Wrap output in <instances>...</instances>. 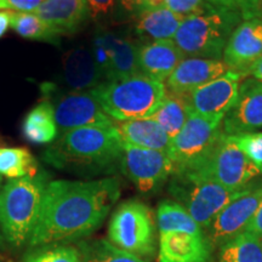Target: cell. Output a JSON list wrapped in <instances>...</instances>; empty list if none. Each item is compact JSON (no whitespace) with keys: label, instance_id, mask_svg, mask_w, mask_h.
Returning <instances> with one entry per match:
<instances>
[{"label":"cell","instance_id":"26","mask_svg":"<svg viewBox=\"0 0 262 262\" xmlns=\"http://www.w3.org/2000/svg\"><path fill=\"white\" fill-rule=\"evenodd\" d=\"M157 226L159 233L168 232H187L201 234L202 227L178 202L163 201L157 208Z\"/></svg>","mask_w":262,"mask_h":262},{"label":"cell","instance_id":"33","mask_svg":"<svg viewBox=\"0 0 262 262\" xmlns=\"http://www.w3.org/2000/svg\"><path fill=\"white\" fill-rule=\"evenodd\" d=\"M232 137L242 152L262 173V133H249Z\"/></svg>","mask_w":262,"mask_h":262},{"label":"cell","instance_id":"45","mask_svg":"<svg viewBox=\"0 0 262 262\" xmlns=\"http://www.w3.org/2000/svg\"><path fill=\"white\" fill-rule=\"evenodd\" d=\"M261 2V17H262V0H260Z\"/></svg>","mask_w":262,"mask_h":262},{"label":"cell","instance_id":"14","mask_svg":"<svg viewBox=\"0 0 262 262\" xmlns=\"http://www.w3.org/2000/svg\"><path fill=\"white\" fill-rule=\"evenodd\" d=\"M262 127V83L247 79L239 86L234 106L226 114L222 130L226 135L237 136L255 133Z\"/></svg>","mask_w":262,"mask_h":262},{"label":"cell","instance_id":"35","mask_svg":"<svg viewBox=\"0 0 262 262\" xmlns=\"http://www.w3.org/2000/svg\"><path fill=\"white\" fill-rule=\"evenodd\" d=\"M234 10L239 12L244 21L258 18L261 17V2L260 0H235Z\"/></svg>","mask_w":262,"mask_h":262},{"label":"cell","instance_id":"2","mask_svg":"<svg viewBox=\"0 0 262 262\" xmlns=\"http://www.w3.org/2000/svg\"><path fill=\"white\" fill-rule=\"evenodd\" d=\"M122 155L123 140L116 126H85L58 136L41 158L55 169L93 178L112 172Z\"/></svg>","mask_w":262,"mask_h":262},{"label":"cell","instance_id":"46","mask_svg":"<svg viewBox=\"0 0 262 262\" xmlns=\"http://www.w3.org/2000/svg\"><path fill=\"white\" fill-rule=\"evenodd\" d=\"M260 241H261V248H262V239H260Z\"/></svg>","mask_w":262,"mask_h":262},{"label":"cell","instance_id":"29","mask_svg":"<svg viewBox=\"0 0 262 262\" xmlns=\"http://www.w3.org/2000/svg\"><path fill=\"white\" fill-rule=\"evenodd\" d=\"M77 248L81 262H148L116 247L106 239L79 242Z\"/></svg>","mask_w":262,"mask_h":262},{"label":"cell","instance_id":"37","mask_svg":"<svg viewBox=\"0 0 262 262\" xmlns=\"http://www.w3.org/2000/svg\"><path fill=\"white\" fill-rule=\"evenodd\" d=\"M114 2L116 0H86L90 14L95 18L110 14L114 6Z\"/></svg>","mask_w":262,"mask_h":262},{"label":"cell","instance_id":"20","mask_svg":"<svg viewBox=\"0 0 262 262\" xmlns=\"http://www.w3.org/2000/svg\"><path fill=\"white\" fill-rule=\"evenodd\" d=\"M182 60V54L172 40L148 41L139 49L140 73L162 83L168 80Z\"/></svg>","mask_w":262,"mask_h":262},{"label":"cell","instance_id":"42","mask_svg":"<svg viewBox=\"0 0 262 262\" xmlns=\"http://www.w3.org/2000/svg\"><path fill=\"white\" fill-rule=\"evenodd\" d=\"M208 2L210 3L212 6H216V8L234 10L235 0H208Z\"/></svg>","mask_w":262,"mask_h":262},{"label":"cell","instance_id":"25","mask_svg":"<svg viewBox=\"0 0 262 262\" xmlns=\"http://www.w3.org/2000/svg\"><path fill=\"white\" fill-rule=\"evenodd\" d=\"M192 112L187 94L166 90L162 104L149 119L158 123L171 140L180 133Z\"/></svg>","mask_w":262,"mask_h":262},{"label":"cell","instance_id":"40","mask_svg":"<svg viewBox=\"0 0 262 262\" xmlns=\"http://www.w3.org/2000/svg\"><path fill=\"white\" fill-rule=\"evenodd\" d=\"M11 25V10L0 11V38L5 34Z\"/></svg>","mask_w":262,"mask_h":262},{"label":"cell","instance_id":"44","mask_svg":"<svg viewBox=\"0 0 262 262\" xmlns=\"http://www.w3.org/2000/svg\"><path fill=\"white\" fill-rule=\"evenodd\" d=\"M2 181H3V179H2V176H0V188H2ZM2 244H3V242H2V234H0V247H2Z\"/></svg>","mask_w":262,"mask_h":262},{"label":"cell","instance_id":"39","mask_svg":"<svg viewBox=\"0 0 262 262\" xmlns=\"http://www.w3.org/2000/svg\"><path fill=\"white\" fill-rule=\"evenodd\" d=\"M244 231H247L249 233L256 235L257 238L262 239V202L260 203L256 212H255L253 219L249 222Z\"/></svg>","mask_w":262,"mask_h":262},{"label":"cell","instance_id":"9","mask_svg":"<svg viewBox=\"0 0 262 262\" xmlns=\"http://www.w3.org/2000/svg\"><path fill=\"white\" fill-rule=\"evenodd\" d=\"M40 89L44 100L54 108L60 135L85 126L114 125V122L103 112L91 90H64L52 83H44Z\"/></svg>","mask_w":262,"mask_h":262},{"label":"cell","instance_id":"19","mask_svg":"<svg viewBox=\"0 0 262 262\" xmlns=\"http://www.w3.org/2000/svg\"><path fill=\"white\" fill-rule=\"evenodd\" d=\"M62 71L68 90L89 91L104 83L91 48L84 45L66 52L62 61Z\"/></svg>","mask_w":262,"mask_h":262},{"label":"cell","instance_id":"7","mask_svg":"<svg viewBox=\"0 0 262 262\" xmlns=\"http://www.w3.org/2000/svg\"><path fill=\"white\" fill-rule=\"evenodd\" d=\"M108 239L116 247L140 257L156 251V222L145 203L127 201L114 210L108 226Z\"/></svg>","mask_w":262,"mask_h":262},{"label":"cell","instance_id":"22","mask_svg":"<svg viewBox=\"0 0 262 262\" xmlns=\"http://www.w3.org/2000/svg\"><path fill=\"white\" fill-rule=\"evenodd\" d=\"M185 17L171 10L162 8L145 9L136 14L135 31L141 37L153 40H172Z\"/></svg>","mask_w":262,"mask_h":262},{"label":"cell","instance_id":"24","mask_svg":"<svg viewBox=\"0 0 262 262\" xmlns=\"http://www.w3.org/2000/svg\"><path fill=\"white\" fill-rule=\"evenodd\" d=\"M22 133L25 139L34 145H51L60 136L54 108L47 100L29 111L22 124Z\"/></svg>","mask_w":262,"mask_h":262},{"label":"cell","instance_id":"43","mask_svg":"<svg viewBox=\"0 0 262 262\" xmlns=\"http://www.w3.org/2000/svg\"><path fill=\"white\" fill-rule=\"evenodd\" d=\"M5 10H12L11 5L9 4L8 0H0V11H5Z\"/></svg>","mask_w":262,"mask_h":262},{"label":"cell","instance_id":"5","mask_svg":"<svg viewBox=\"0 0 262 262\" xmlns=\"http://www.w3.org/2000/svg\"><path fill=\"white\" fill-rule=\"evenodd\" d=\"M104 113L112 120L148 119L162 104L166 86L143 74L98 85L91 90Z\"/></svg>","mask_w":262,"mask_h":262},{"label":"cell","instance_id":"18","mask_svg":"<svg viewBox=\"0 0 262 262\" xmlns=\"http://www.w3.org/2000/svg\"><path fill=\"white\" fill-rule=\"evenodd\" d=\"M159 262H209L210 244L204 234L159 233Z\"/></svg>","mask_w":262,"mask_h":262},{"label":"cell","instance_id":"34","mask_svg":"<svg viewBox=\"0 0 262 262\" xmlns=\"http://www.w3.org/2000/svg\"><path fill=\"white\" fill-rule=\"evenodd\" d=\"M203 2L204 0H164V5L176 14L187 17L198 14L205 8Z\"/></svg>","mask_w":262,"mask_h":262},{"label":"cell","instance_id":"3","mask_svg":"<svg viewBox=\"0 0 262 262\" xmlns=\"http://www.w3.org/2000/svg\"><path fill=\"white\" fill-rule=\"evenodd\" d=\"M48 183L49 175L41 170L34 176L10 180L0 188V232L12 248L28 244Z\"/></svg>","mask_w":262,"mask_h":262},{"label":"cell","instance_id":"6","mask_svg":"<svg viewBox=\"0 0 262 262\" xmlns=\"http://www.w3.org/2000/svg\"><path fill=\"white\" fill-rule=\"evenodd\" d=\"M251 185L229 189L220 183L189 171H173L169 192L201 227H208L222 209L243 195Z\"/></svg>","mask_w":262,"mask_h":262},{"label":"cell","instance_id":"36","mask_svg":"<svg viewBox=\"0 0 262 262\" xmlns=\"http://www.w3.org/2000/svg\"><path fill=\"white\" fill-rule=\"evenodd\" d=\"M124 9L131 12H140L145 9L162 8L164 5V0H120Z\"/></svg>","mask_w":262,"mask_h":262},{"label":"cell","instance_id":"16","mask_svg":"<svg viewBox=\"0 0 262 262\" xmlns=\"http://www.w3.org/2000/svg\"><path fill=\"white\" fill-rule=\"evenodd\" d=\"M228 71L231 70L222 60L183 58L166 80V90L176 94H189Z\"/></svg>","mask_w":262,"mask_h":262},{"label":"cell","instance_id":"17","mask_svg":"<svg viewBox=\"0 0 262 262\" xmlns=\"http://www.w3.org/2000/svg\"><path fill=\"white\" fill-rule=\"evenodd\" d=\"M57 35H72L91 16L86 0H44L34 11Z\"/></svg>","mask_w":262,"mask_h":262},{"label":"cell","instance_id":"30","mask_svg":"<svg viewBox=\"0 0 262 262\" xmlns=\"http://www.w3.org/2000/svg\"><path fill=\"white\" fill-rule=\"evenodd\" d=\"M10 27L22 38L60 45V35H57L34 12L11 11Z\"/></svg>","mask_w":262,"mask_h":262},{"label":"cell","instance_id":"4","mask_svg":"<svg viewBox=\"0 0 262 262\" xmlns=\"http://www.w3.org/2000/svg\"><path fill=\"white\" fill-rule=\"evenodd\" d=\"M242 19L235 10L205 6L198 14L185 17L172 41L183 58L221 60L229 38Z\"/></svg>","mask_w":262,"mask_h":262},{"label":"cell","instance_id":"12","mask_svg":"<svg viewBox=\"0 0 262 262\" xmlns=\"http://www.w3.org/2000/svg\"><path fill=\"white\" fill-rule=\"evenodd\" d=\"M262 202V182L222 209L208 226L209 244L220 248L244 231Z\"/></svg>","mask_w":262,"mask_h":262},{"label":"cell","instance_id":"23","mask_svg":"<svg viewBox=\"0 0 262 262\" xmlns=\"http://www.w3.org/2000/svg\"><path fill=\"white\" fill-rule=\"evenodd\" d=\"M112 63L110 77L106 83L126 79L133 75L141 74L139 68L140 47L133 38L127 35L110 32Z\"/></svg>","mask_w":262,"mask_h":262},{"label":"cell","instance_id":"13","mask_svg":"<svg viewBox=\"0 0 262 262\" xmlns=\"http://www.w3.org/2000/svg\"><path fill=\"white\" fill-rule=\"evenodd\" d=\"M243 75L235 71L209 81L187 94L192 111L203 117H224L234 106Z\"/></svg>","mask_w":262,"mask_h":262},{"label":"cell","instance_id":"28","mask_svg":"<svg viewBox=\"0 0 262 262\" xmlns=\"http://www.w3.org/2000/svg\"><path fill=\"white\" fill-rule=\"evenodd\" d=\"M38 162L28 149L22 147H0V176L15 180L34 176Z\"/></svg>","mask_w":262,"mask_h":262},{"label":"cell","instance_id":"15","mask_svg":"<svg viewBox=\"0 0 262 262\" xmlns=\"http://www.w3.org/2000/svg\"><path fill=\"white\" fill-rule=\"evenodd\" d=\"M262 55V18L243 21L234 29L224 51V62L229 70L242 75L249 74V70Z\"/></svg>","mask_w":262,"mask_h":262},{"label":"cell","instance_id":"38","mask_svg":"<svg viewBox=\"0 0 262 262\" xmlns=\"http://www.w3.org/2000/svg\"><path fill=\"white\" fill-rule=\"evenodd\" d=\"M12 10L22 12H34L44 0H8Z\"/></svg>","mask_w":262,"mask_h":262},{"label":"cell","instance_id":"41","mask_svg":"<svg viewBox=\"0 0 262 262\" xmlns=\"http://www.w3.org/2000/svg\"><path fill=\"white\" fill-rule=\"evenodd\" d=\"M249 74H251L254 77V79L262 83V58L255 62V63L251 66V68L249 70Z\"/></svg>","mask_w":262,"mask_h":262},{"label":"cell","instance_id":"31","mask_svg":"<svg viewBox=\"0 0 262 262\" xmlns=\"http://www.w3.org/2000/svg\"><path fill=\"white\" fill-rule=\"evenodd\" d=\"M22 262H81L77 247L70 244H51L33 248Z\"/></svg>","mask_w":262,"mask_h":262},{"label":"cell","instance_id":"27","mask_svg":"<svg viewBox=\"0 0 262 262\" xmlns=\"http://www.w3.org/2000/svg\"><path fill=\"white\" fill-rule=\"evenodd\" d=\"M219 262H262L260 238L243 231L221 245Z\"/></svg>","mask_w":262,"mask_h":262},{"label":"cell","instance_id":"10","mask_svg":"<svg viewBox=\"0 0 262 262\" xmlns=\"http://www.w3.org/2000/svg\"><path fill=\"white\" fill-rule=\"evenodd\" d=\"M224 117H203L194 112L180 133L170 141L168 156L175 164V170L192 168L212 149L220 137Z\"/></svg>","mask_w":262,"mask_h":262},{"label":"cell","instance_id":"47","mask_svg":"<svg viewBox=\"0 0 262 262\" xmlns=\"http://www.w3.org/2000/svg\"><path fill=\"white\" fill-rule=\"evenodd\" d=\"M261 58H262V55H261Z\"/></svg>","mask_w":262,"mask_h":262},{"label":"cell","instance_id":"11","mask_svg":"<svg viewBox=\"0 0 262 262\" xmlns=\"http://www.w3.org/2000/svg\"><path fill=\"white\" fill-rule=\"evenodd\" d=\"M120 169L141 193L158 191L175 171V164L164 152L140 148L123 142Z\"/></svg>","mask_w":262,"mask_h":262},{"label":"cell","instance_id":"32","mask_svg":"<svg viewBox=\"0 0 262 262\" xmlns=\"http://www.w3.org/2000/svg\"><path fill=\"white\" fill-rule=\"evenodd\" d=\"M94 58L96 61L98 70L101 71L104 83L108 80L112 63V50H111L110 31H97L95 33L91 45Z\"/></svg>","mask_w":262,"mask_h":262},{"label":"cell","instance_id":"1","mask_svg":"<svg viewBox=\"0 0 262 262\" xmlns=\"http://www.w3.org/2000/svg\"><path fill=\"white\" fill-rule=\"evenodd\" d=\"M119 196L120 183L116 178L50 181L28 245L67 244L89 237L103 224Z\"/></svg>","mask_w":262,"mask_h":262},{"label":"cell","instance_id":"8","mask_svg":"<svg viewBox=\"0 0 262 262\" xmlns=\"http://www.w3.org/2000/svg\"><path fill=\"white\" fill-rule=\"evenodd\" d=\"M175 171H189L212 180L229 189L247 187L260 171L242 152L233 137L224 134L210 152L192 168Z\"/></svg>","mask_w":262,"mask_h":262},{"label":"cell","instance_id":"21","mask_svg":"<svg viewBox=\"0 0 262 262\" xmlns=\"http://www.w3.org/2000/svg\"><path fill=\"white\" fill-rule=\"evenodd\" d=\"M123 142L140 148L155 149L168 155L170 137L158 123L152 119H135L114 124Z\"/></svg>","mask_w":262,"mask_h":262}]
</instances>
